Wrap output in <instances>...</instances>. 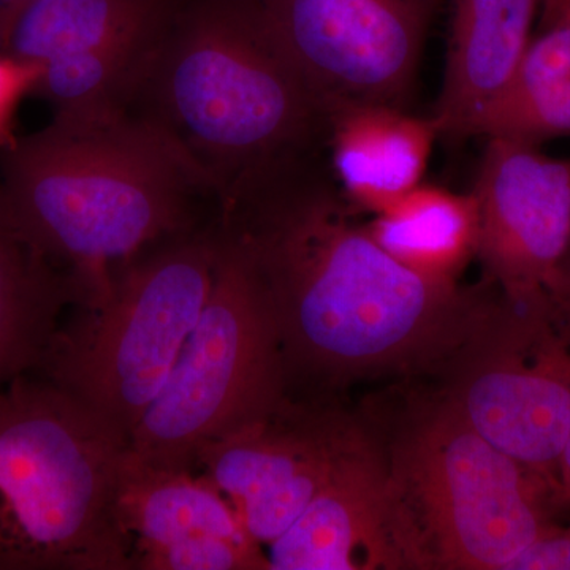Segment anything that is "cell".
Listing matches in <instances>:
<instances>
[{"label": "cell", "instance_id": "obj_1", "mask_svg": "<svg viewBox=\"0 0 570 570\" xmlns=\"http://www.w3.org/2000/svg\"><path fill=\"white\" fill-rule=\"evenodd\" d=\"M356 213L326 146L258 168L217 205L268 298L287 389L442 370L493 298L407 268Z\"/></svg>", "mask_w": 570, "mask_h": 570}, {"label": "cell", "instance_id": "obj_2", "mask_svg": "<svg viewBox=\"0 0 570 570\" xmlns=\"http://www.w3.org/2000/svg\"><path fill=\"white\" fill-rule=\"evenodd\" d=\"M219 204L246 175L322 148L330 112L234 0H165L119 96Z\"/></svg>", "mask_w": 570, "mask_h": 570}, {"label": "cell", "instance_id": "obj_3", "mask_svg": "<svg viewBox=\"0 0 570 570\" xmlns=\"http://www.w3.org/2000/svg\"><path fill=\"white\" fill-rule=\"evenodd\" d=\"M0 183L22 234L96 306L135 258L200 227L204 184L148 127L121 112L52 119L0 153Z\"/></svg>", "mask_w": 570, "mask_h": 570}, {"label": "cell", "instance_id": "obj_4", "mask_svg": "<svg viewBox=\"0 0 570 570\" xmlns=\"http://www.w3.org/2000/svg\"><path fill=\"white\" fill-rule=\"evenodd\" d=\"M129 439L55 382L0 387V570H134L118 515Z\"/></svg>", "mask_w": 570, "mask_h": 570}, {"label": "cell", "instance_id": "obj_5", "mask_svg": "<svg viewBox=\"0 0 570 570\" xmlns=\"http://www.w3.org/2000/svg\"><path fill=\"white\" fill-rule=\"evenodd\" d=\"M393 569L509 570L550 527L546 478L480 436L442 395L412 397L384 433Z\"/></svg>", "mask_w": 570, "mask_h": 570}, {"label": "cell", "instance_id": "obj_6", "mask_svg": "<svg viewBox=\"0 0 570 570\" xmlns=\"http://www.w3.org/2000/svg\"><path fill=\"white\" fill-rule=\"evenodd\" d=\"M216 219L124 266L102 302L81 307L73 324L58 330L32 374L80 397L129 439L163 392L208 299Z\"/></svg>", "mask_w": 570, "mask_h": 570}, {"label": "cell", "instance_id": "obj_7", "mask_svg": "<svg viewBox=\"0 0 570 570\" xmlns=\"http://www.w3.org/2000/svg\"><path fill=\"white\" fill-rule=\"evenodd\" d=\"M216 223V264L202 316L129 436L135 456L171 471H194L206 442L268 414L287 395L268 298L245 249Z\"/></svg>", "mask_w": 570, "mask_h": 570}, {"label": "cell", "instance_id": "obj_8", "mask_svg": "<svg viewBox=\"0 0 570 570\" xmlns=\"http://www.w3.org/2000/svg\"><path fill=\"white\" fill-rule=\"evenodd\" d=\"M442 395L480 436L547 480L570 438V321L551 296L491 299L442 366Z\"/></svg>", "mask_w": 570, "mask_h": 570}, {"label": "cell", "instance_id": "obj_9", "mask_svg": "<svg viewBox=\"0 0 570 570\" xmlns=\"http://www.w3.org/2000/svg\"><path fill=\"white\" fill-rule=\"evenodd\" d=\"M325 105L404 108L438 0H234Z\"/></svg>", "mask_w": 570, "mask_h": 570}, {"label": "cell", "instance_id": "obj_10", "mask_svg": "<svg viewBox=\"0 0 570 570\" xmlns=\"http://www.w3.org/2000/svg\"><path fill=\"white\" fill-rule=\"evenodd\" d=\"M363 430L316 400L295 403L287 392L268 414L206 442L195 468H204L247 534L269 546L335 475Z\"/></svg>", "mask_w": 570, "mask_h": 570}, {"label": "cell", "instance_id": "obj_11", "mask_svg": "<svg viewBox=\"0 0 570 570\" xmlns=\"http://www.w3.org/2000/svg\"><path fill=\"white\" fill-rule=\"evenodd\" d=\"M472 194L491 283L510 302L553 295L570 253V160L489 137Z\"/></svg>", "mask_w": 570, "mask_h": 570}, {"label": "cell", "instance_id": "obj_12", "mask_svg": "<svg viewBox=\"0 0 570 570\" xmlns=\"http://www.w3.org/2000/svg\"><path fill=\"white\" fill-rule=\"evenodd\" d=\"M118 515L134 570L269 569L262 546L206 475L151 466L127 450Z\"/></svg>", "mask_w": 570, "mask_h": 570}, {"label": "cell", "instance_id": "obj_13", "mask_svg": "<svg viewBox=\"0 0 570 570\" xmlns=\"http://www.w3.org/2000/svg\"><path fill=\"white\" fill-rule=\"evenodd\" d=\"M387 519L384 459L365 426L321 493L269 543V569H392Z\"/></svg>", "mask_w": 570, "mask_h": 570}, {"label": "cell", "instance_id": "obj_14", "mask_svg": "<svg viewBox=\"0 0 570 570\" xmlns=\"http://www.w3.org/2000/svg\"><path fill=\"white\" fill-rule=\"evenodd\" d=\"M542 0H452L444 86L431 118L439 135L475 137L532 39Z\"/></svg>", "mask_w": 570, "mask_h": 570}, {"label": "cell", "instance_id": "obj_15", "mask_svg": "<svg viewBox=\"0 0 570 570\" xmlns=\"http://www.w3.org/2000/svg\"><path fill=\"white\" fill-rule=\"evenodd\" d=\"M438 137L431 116L389 105H343L330 111L326 156L356 212L376 214L422 184Z\"/></svg>", "mask_w": 570, "mask_h": 570}, {"label": "cell", "instance_id": "obj_16", "mask_svg": "<svg viewBox=\"0 0 570 570\" xmlns=\"http://www.w3.org/2000/svg\"><path fill=\"white\" fill-rule=\"evenodd\" d=\"M77 299L70 276L22 234L0 183V387L36 373Z\"/></svg>", "mask_w": 570, "mask_h": 570}, {"label": "cell", "instance_id": "obj_17", "mask_svg": "<svg viewBox=\"0 0 570 570\" xmlns=\"http://www.w3.org/2000/svg\"><path fill=\"white\" fill-rule=\"evenodd\" d=\"M377 245L420 275L456 281L479 250L474 194L420 186L366 225Z\"/></svg>", "mask_w": 570, "mask_h": 570}, {"label": "cell", "instance_id": "obj_18", "mask_svg": "<svg viewBox=\"0 0 570 570\" xmlns=\"http://www.w3.org/2000/svg\"><path fill=\"white\" fill-rule=\"evenodd\" d=\"M165 0H36L14 18L2 51L45 66L142 43Z\"/></svg>", "mask_w": 570, "mask_h": 570}, {"label": "cell", "instance_id": "obj_19", "mask_svg": "<svg viewBox=\"0 0 570 570\" xmlns=\"http://www.w3.org/2000/svg\"><path fill=\"white\" fill-rule=\"evenodd\" d=\"M538 146L570 135V11L543 21L531 39L509 88L478 132Z\"/></svg>", "mask_w": 570, "mask_h": 570}, {"label": "cell", "instance_id": "obj_20", "mask_svg": "<svg viewBox=\"0 0 570 570\" xmlns=\"http://www.w3.org/2000/svg\"><path fill=\"white\" fill-rule=\"evenodd\" d=\"M40 77L41 69L36 63L0 51V153L17 145L18 108L26 96L36 94Z\"/></svg>", "mask_w": 570, "mask_h": 570}, {"label": "cell", "instance_id": "obj_21", "mask_svg": "<svg viewBox=\"0 0 570 570\" xmlns=\"http://www.w3.org/2000/svg\"><path fill=\"white\" fill-rule=\"evenodd\" d=\"M509 570H570V527L550 524L527 550L521 551Z\"/></svg>", "mask_w": 570, "mask_h": 570}, {"label": "cell", "instance_id": "obj_22", "mask_svg": "<svg viewBox=\"0 0 570 570\" xmlns=\"http://www.w3.org/2000/svg\"><path fill=\"white\" fill-rule=\"evenodd\" d=\"M33 2L36 0H0V51H2L7 33H9L14 18Z\"/></svg>", "mask_w": 570, "mask_h": 570}, {"label": "cell", "instance_id": "obj_23", "mask_svg": "<svg viewBox=\"0 0 570 570\" xmlns=\"http://www.w3.org/2000/svg\"><path fill=\"white\" fill-rule=\"evenodd\" d=\"M551 298H553L554 305L558 306V309H560L566 317L570 318V257L566 261L564 268H562L560 285H558V288L554 291V294L551 295Z\"/></svg>", "mask_w": 570, "mask_h": 570}, {"label": "cell", "instance_id": "obj_24", "mask_svg": "<svg viewBox=\"0 0 570 570\" xmlns=\"http://www.w3.org/2000/svg\"><path fill=\"white\" fill-rule=\"evenodd\" d=\"M558 490L561 498L570 504V438L562 452L560 469H558Z\"/></svg>", "mask_w": 570, "mask_h": 570}, {"label": "cell", "instance_id": "obj_25", "mask_svg": "<svg viewBox=\"0 0 570 570\" xmlns=\"http://www.w3.org/2000/svg\"><path fill=\"white\" fill-rule=\"evenodd\" d=\"M543 21L570 11V0H542Z\"/></svg>", "mask_w": 570, "mask_h": 570}]
</instances>
